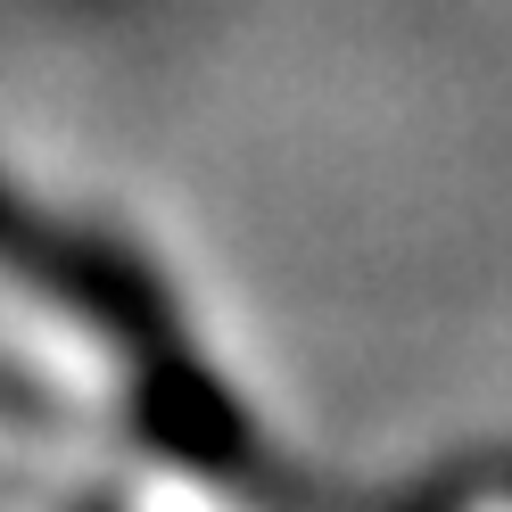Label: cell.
Returning <instances> with one entry per match:
<instances>
[{
  "label": "cell",
  "instance_id": "1",
  "mask_svg": "<svg viewBox=\"0 0 512 512\" xmlns=\"http://www.w3.org/2000/svg\"><path fill=\"white\" fill-rule=\"evenodd\" d=\"M0 265H17L25 281L58 290L75 314H91V323H116V331H149V323H157V290L124 265V256H108V248H91V240H67V232H50V223H34L9 190H0Z\"/></svg>",
  "mask_w": 512,
  "mask_h": 512
},
{
  "label": "cell",
  "instance_id": "2",
  "mask_svg": "<svg viewBox=\"0 0 512 512\" xmlns=\"http://www.w3.org/2000/svg\"><path fill=\"white\" fill-rule=\"evenodd\" d=\"M141 430L166 446V455H190V463H232L240 455V413L190 364H157L141 380Z\"/></svg>",
  "mask_w": 512,
  "mask_h": 512
}]
</instances>
